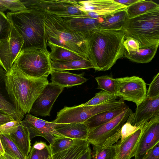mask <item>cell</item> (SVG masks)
<instances>
[{
	"label": "cell",
	"mask_w": 159,
	"mask_h": 159,
	"mask_svg": "<svg viewBox=\"0 0 159 159\" xmlns=\"http://www.w3.org/2000/svg\"><path fill=\"white\" fill-rule=\"evenodd\" d=\"M20 1L27 9L16 13L8 12L6 16L24 40L21 51L34 49L47 50L44 24L45 9L39 0Z\"/></svg>",
	"instance_id": "obj_1"
},
{
	"label": "cell",
	"mask_w": 159,
	"mask_h": 159,
	"mask_svg": "<svg viewBox=\"0 0 159 159\" xmlns=\"http://www.w3.org/2000/svg\"><path fill=\"white\" fill-rule=\"evenodd\" d=\"M5 83L8 97L16 111V120L21 121L30 113L34 102L49 82L47 77H31L13 64L6 73Z\"/></svg>",
	"instance_id": "obj_2"
},
{
	"label": "cell",
	"mask_w": 159,
	"mask_h": 159,
	"mask_svg": "<svg viewBox=\"0 0 159 159\" xmlns=\"http://www.w3.org/2000/svg\"><path fill=\"white\" fill-rule=\"evenodd\" d=\"M125 36V33L121 30L97 28L89 32L88 60L94 69L98 71L108 70L118 59L124 56Z\"/></svg>",
	"instance_id": "obj_3"
},
{
	"label": "cell",
	"mask_w": 159,
	"mask_h": 159,
	"mask_svg": "<svg viewBox=\"0 0 159 159\" xmlns=\"http://www.w3.org/2000/svg\"><path fill=\"white\" fill-rule=\"evenodd\" d=\"M44 24L47 43L64 48L88 59L89 33L76 32L69 27L61 17L46 11Z\"/></svg>",
	"instance_id": "obj_4"
},
{
	"label": "cell",
	"mask_w": 159,
	"mask_h": 159,
	"mask_svg": "<svg viewBox=\"0 0 159 159\" xmlns=\"http://www.w3.org/2000/svg\"><path fill=\"white\" fill-rule=\"evenodd\" d=\"M121 31L137 41L139 48L159 45V10L127 18Z\"/></svg>",
	"instance_id": "obj_5"
},
{
	"label": "cell",
	"mask_w": 159,
	"mask_h": 159,
	"mask_svg": "<svg viewBox=\"0 0 159 159\" xmlns=\"http://www.w3.org/2000/svg\"><path fill=\"white\" fill-rule=\"evenodd\" d=\"M50 52L34 49L21 51L14 64L22 71L35 78L48 77L52 70Z\"/></svg>",
	"instance_id": "obj_6"
},
{
	"label": "cell",
	"mask_w": 159,
	"mask_h": 159,
	"mask_svg": "<svg viewBox=\"0 0 159 159\" xmlns=\"http://www.w3.org/2000/svg\"><path fill=\"white\" fill-rule=\"evenodd\" d=\"M110 109L107 102L93 106L82 104L72 107L65 106L57 112L56 119L52 122L57 124L84 123L91 117Z\"/></svg>",
	"instance_id": "obj_7"
},
{
	"label": "cell",
	"mask_w": 159,
	"mask_h": 159,
	"mask_svg": "<svg viewBox=\"0 0 159 159\" xmlns=\"http://www.w3.org/2000/svg\"><path fill=\"white\" fill-rule=\"evenodd\" d=\"M116 95L121 99L132 102L138 105L146 98L147 89L144 81L133 76L115 79Z\"/></svg>",
	"instance_id": "obj_8"
},
{
	"label": "cell",
	"mask_w": 159,
	"mask_h": 159,
	"mask_svg": "<svg viewBox=\"0 0 159 159\" xmlns=\"http://www.w3.org/2000/svg\"><path fill=\"white\" fill-rule=\"evenodd\" d=\"M133 112L128 107L121 113L108 122L89 130L87 140L93 146L101 145L116 134Z\"/></svg>",
	"instance_id": "obj_9"
},
{
	"label": "cell",
	"mask_w": 159,
	"mask_h": 159,
	"mask_svg": "<svg viewBox=\"0 0 159 159\" xmlns=\"http://www.w3.org/2000/svg\"><path fill=\"white\" fill-rule=\"evenodd\" d=\"M23 43L22 38L13 26L9 37L0 40V66L7 72L13 65Z\"/></svg>",
	"instance_id": "obj_10"
},
{
	"label": "cell",
	"mask_w": 159,
	"mask_h": 159,
	"mask_svg": "<svg viewBox=\"0 0 159 159\" xmlns=\"http://www.w3.org/2000/svg\"><path fill=\"white\" fill-rule=\"evenodd\" d=\"M159 142V116L146 121L138 143L134 159H143L149 151Z\"/></svg>",
	"instance_id": "obj_11"
},
{
	"label": "cell",
	"mask_w": 159,
	"mask_h": 159,
	"mask_svg": "<svg viewBox=\"0 0 159 159\" xmlns=\"http://www.w3.org/2000/svg\"><path fill=\"white\" fill-rule=\"evenodd\" d=\"M21 123L28 129L31 140L36 136L44 138L51 144L57 138L64 137L55 129V123L42 120L30 114H27Z\"/></svg>",
	"instance_id": "obj_12"
},
{
	"label": "cell",
	"mask_w": 159,
	"mask_h": 159,
	"mask_svg": "<svg viewBox=\"0 0 159 159\" xmlns=\"http://www.w3.org/2000/svg\"><path fill=\"white\" fill-rule=\"evenodd\" d=\"M64 89L49 83L34 102L29 113L35 116H49L54 103Z\"/></svg>",
	"instance_id": "obj_13"
},
{
	"label": "cell",
	"mask_w": 159,
	"mask_h": 159,
	"mask_svg": "<svg viewBox=\"0 0 159 159\" xmlns=\"http://www.w3.org/2000/svg\"><path fill=\"white\" fill-rule=\"evenodd\" d=\"M79 9L85 12L92 11L97 13L102 18L116 12L125 10L127 7L114 0L80 1Z\"/></svg>",
	"instance_id": "obj_14"
},
{
	"label": "cell",
	"mask_w": 159,
	"mask_h": 159,
	"mask_svg": "<svg viewBox=\"0 0 159 159\" xmlns=\"http://www.w3.org/2000/svg\"><path fill=\"white\" fill-rule=\"evenodd\" d=\"M46 12L58 16L85 14L79 9V1L39 0Z\"/></svg>",
	"instance_id": "obj_15"
},
{
	"label": "cell",
	"mask_w": 159,
	"mask_h": 159,
	"mask_svg": "<svg viewBox=\"0 0 159 159\" xmlns=\"http://www.w3.org/2000/svg\"><path fill=\"white\" fill-rule=\"evenodd\" d=\"M159 116V96L153 98L146 97L137 106L135 111L133 113L131 124L139 126L143 122Z\"/></svg>",
	"instance_id": "obj_16"
},
{
	"label": "cell",
	"mask_w": 159,
	"mask_h": 159,
	"mask_svg": "<svg viewBox=\"0 0 159 159\" xmlns=\"http://www.w3.org/2000/svg\"><path fill=\"white\" fill-rule=\"evenodd\" d=\"M61 17L64 22L70 29L80 33L88 34L91 30L97 28L103 18L94 19L84 14L67 15Z\"/></svg>",
	"instance_id": "obj_17"
},
{
	"label": "cell",
	"mask_w": 159,
	"mask_h": 159,
	"mask_svg": "<svg viewBox=\"0 0 159 159\" xmlns=\"http://www.w3.org/2000/svg\"><path fill=\"white\" fill-rule=\"evenodd\" d=\"M146 121L141 124L139 128L133 134L121 143L115 144L116 150L115 159H131L134 157L143 125Z\"/></svg>",
	"instance_id": "obj_18"
},
{
	"label": "cell",
	"mask_w": 159,
	"mask_h": 159,
	"mask_svg": "<svg viewBox=\"0 0 159 159\" xmlns=\"http://www.w3.org/2000/svg\"><path fill=\"white\" fill-rule=\"evenodd\" d=\"M50 74L51 82L64 88L80 85L88 80L84 77V73L77 74L65 71L52 70Z\"/></svg>",
	"instance_id": "obj_19"
},
{
	"label": "cell",
	"mask_w": 159,
	"mask_h": 159,
	"mask_svg": "<svg viewBox=\"0 0 159 159\" xmlns=\"http://www.w3.org/2000/svg\"><path fill=\"white\" fill-rule=\"evenodd\" d=\"M54 128L57 132L64 137L83 140H87L89 131V129L84 123H55Z\"/></svg>",
	"instance_id": "obj_20"
},
{
	"label": "cell",
	"mask_w": 159,
	"mask_h": 159,
	"mask_svg": "<svg viewBox=\"0 0 159 159\" xmlns=\"http://www.w3.org/2000/svg\"><path fill=\"white\" fill-rule=\"evenodd\" d=\"M9 135L27 159L31 148L30 133L27 128L20 121L16 131Z\"/></svg>",
	"instance_id": "obj_21"
},
{
	"label": "cell",
	"mask_w": 159,
	"mask_h": 159,
	"mask_svg": "<svg viewBox=\"0 0 159 159\" xmlns=\"http://www.w3.org/2000/svg\"><path fill=\"white\" fill-rule=\"evenodd\" d=\"M126 9L104 17L102 21L98 24L97 28L114 31L121 30L128 18Z\"/></svg>",
	"instance_id": "obj_22"
},
{
	"label": "cell",
	"mask_w": 159,
	"mask_h": 159,
	"mask_svg": "<svg viewBox=\"0 0 159 159\" xmlns=\"http://www.w3.org/2000/svg\"><path fill=\"white\" fill-rule=\"evenodd\" d=\"M127 107L126 105L112 110L100 113L91 117L84 123L89 130L91 129L113 119L123 112Z\"/></svg>",
	"instance_id": "obj_23"
},
{
	"label": "cell",
	"mask_w": 159,
	"mask_h": 159,
	"mask_svg": "<svg viewBox=\"0 0 159 159\" xmlns=\"http://www.w3.org/2000/svg\"><path fill=\"white\" fill-rule=\"evenodd\" d=\"M47 46L51 49L49 57L51 60L53 61H68L88 59L64 48L50 43H47Z\"/></svg>",
	"instance_id": "obj_24"
},
{
	"label": "cell",
	"mask_w": 159,
	"mask_h": 159,
	"mask_svg": "<svg viewBox=\"0 0 159 159\" xmlns=\"http://www.w3.org/2000/svg\"><path fill=\"white\" fill-rule=\"evenodd\" d=\"M158 46L156 45L147 48H139L138 51L127 52L125 50L124 56L136 63H147L154 58Z\"/></svg>",
	"instance_id": "obj_25"
},
{
	"label": "cell",
	"mask_w": 159,
	"mask_h": 159,
	"mask_svg": "<svg viewBox=\"0 0 159 159\" xmlns=\"http://www.w3.org/2000/svg\"><path fill=\"white\" fill-rule=\"evenodd\" d=\"M87 140H83L69 148L51 156L50 159H77L90 148Z\"/></svg>",
	"instance_id": "obj_26"
},
{
	"label": "cell",
	"mask_w": 159,
	"mask_h": 159,
	"mask_svg": "<svg viewBox=\"0 0 159 159\" xmlns=\"http://www.w3.org/2000/svg\"><path fill=\"white\" fill-rule=\"evenodd\" d=\"M157 10H159V5L154 1L140 0L128 7L126 11L128 18H131Z\"/></svg>",
	"instance_id": "obj_27"
},
{
	"label": "cell",
	"mask_w": 159,
	"mask_h": 159,
	"mask_svg": "<svg viewBox=\"0 0 159 159\" xmlns=\"http://www.w3.org/2000/svg\"><path fill=\"white\" fill-rule=\"evenodd\" d=\"M52 70L66 71L70 70L89 69L93 66L88 59L68 61H55L51 60Z\"/></svg>",
	"instance_id": "obj_28"
},
{
	"label": "cell",
	"mask_w": 159,
	"mask_h": 159,
	"mask_svg": "<svg viewBox=\"0 0 159 159\" xmlns=\"http://www.w3.org/2000/svg\"><path fill=\"white\" fill-rule=\"evenodd\" d=\"M6 73L0 66V109L11 115L16 120V111L6 89L5 77Z\"/></svg>",
	"instance_id": "obj_29"
},
{
	"label": "cell",
	"mask_w": 159,
	"mask_h": 159,
	"mask_svg": "<svg viewBox=\"0 0 159 159\" xmlns=\"http://www.w3.org/2000/svg\"><path fill=\"white\" fill-rule=\"evenodd\" d=\"M0 138L6 153L16 159H26L9 135L0 134Z\"/></svg>",
	"instance_id": "obj_30"
},
{
	"label": "cell",
	"mask_w": 159,
	"mask_h": 159,
	"mask_svg": "<svg viewBox=\"0 0 159 159\" xmlns=\"http://www.w3.org/2000/svg\"><path fill=\"white\" fill-rule=\"evenodd\" d=\"M82 140H83L74 139L65 137L56 138L49 145L51 156L67 149Z\"/></svg>",
	"instance_id": "obj_31"
},
{
	"label": "cell",
	"mask_w": 159,
	"mask_h": 159,
	"mask_svg": "<svg viewBox=\"0 0 159 159\" xmlns=\"http://www.w3.org/2000/svg\"><path fill=\"white\" fill-rule=\"evenodd\" d=\"M92 159H115L116 150L115 145L93 146Z\"/></svg>",
	"instance_id": "obj_32"
},
{
	"label": "cell",
	"mask_w": 159,
	"mask_h": 159,
	"mask_svg": "<svg viewBox=\"0 0 159 159\" xmlns=\"http://www.w3.org/2000/svg\"><path fill=\"white\" fill-rule=\"evenodd\" d=\"M95 79L98 84L97 89L116 95L115 79L111 76L103 75L97 77Z\"/></svg>",
	"instance_id": "obj_33"
},
{
	"label": "cell",
	"mask_w": 159,
	"mask_h": 159,
	"mask_svg": "<svg viewBox=\"0 0 159 159\" xmlns=\"http://www.w3.org/2000/svg\"><path fill=\"white\" fill-rule=\"evenodd\" d=\"M117 97L115 94L102 90L96 93L94 97L84 105L86 106L97 105L109 100L116 99Z\"/></svg>",
	"instance_id": "obj_34"
},
{
	"label": "cell",
	"mask_w": 159,
	"mask_h": 159,
	"mask_svg": "<svg viewBox=\"0 0 159 159\" xmlns=\"http://www.w3.org/2000/svg\"><path fill=\"white\" fill-rule=\"evenodd\" d=\"M12 26L6 16L0 12V40L9 37Z\"/></svg>",
	"instance_id": "obj_35"
},
{
	"label": "cell",
	"mask_w": 159,
	"mask_h": 159,
	"mask_svg": "<svg viewBox=\"0 0 159 159\" xmlns=\"http://www.w3.org/2000/svg\"><path fill=\"white\" fill-rule=\"evenodd\" d=\"M140 125L139 126L133 125L128 118L127 121L120 129V139L119 142H122L126 138L134 133L139 128Z\"/></svg>",
	"instance_id": "obj_36"
},
{
	"label": "cell",
	"mask_w": 159,
	"mask_h": 159,
	"mask_svg": "<svg viewBox=\"0 0 159 159\" xmlns=\"http://www.w3.org/2000/svg\"><path fill=\"white\" fill-rule=\"evenodd\" d=\"M0 1L7 9L13 13L21 12L27 9L20 0H0Z\"/></svg>",
	"instance_id": "obj_37"
},
{
	"label": "cell",
	"mask_w": 159,
	"mask_h": 159,
	"mask_svg": "<svg viewBox=\"0 0 159 159\" xmlns=\"http://www.w3.org/2000/svg\"><path fill=\"white\" fill-rule=\"evenodd\" d=\"M51 156L49 146L41 150L31 148L27 159H47Z\"/></svg>",
	"instance_id": "obj_38"
},
{
	"label": "cell",
	"mask_w": 159,
	"mask_h": 159,
	"mask_svg": "<svg viewBox=\"0 0 159 159\" xmlns=\"http://www.w3.org/2000/svg\"><path fill=\"white\" fill-rule=\"evenodd\" d=\"M146 97L153 98L159 96V73L156 75L150 84Z\"/></svg>",
	"instance_id": "obj_39"
},
{
	"label": "cell",
	"mask_w": 159,
	"mask_h": 159,
	"mask_svg": "<svg viewBox=\"0 0 159 159\" xmlns=\"http://www.w3.org/2000/svg\"><path fill=\"white\" fill-rule=\"evenodd\" d=\"M21 121L15 120L0 125V134L10 135L15 132L20 124Z\"/></svg>",
	"instance_id": "obj_40"
},
{
	"label": "cell",
	"mask_w": 159,
	"mask_h": 159,
	"mask_svg": "<svg viewBox=\"0 0 159 159\" xmlns=\"http://www.w3.org/2000/svg\"><path fill=\"white\" fill-rule=\"evenodd\" d=\"M124 46L127 52L138 51L139 49L138 42L134 39L129 37L125 38Z\"/></svg>",
	"instance_id": "obj_41"
},
{
	"label": "cell",
	"mask_w": 159,
	"mask_h": 159,
	"mask_svg": "<svg viewBox=\"0 0 159 159\" xmlns=\"http://www.w3.org/2000/svg\"><path fill=\"white\" fill-rule=\"evenodd\" d=\"M143 159H159V142L149 151Z\"/></svg>",
	"instance_id": "obj_42"
},
{
	"label": "cell",
	"mask_w": 159,
	"mask_h": 159,
	"mask_svg": "<svg viewBox=\"0 0 159 159\" xmlns=\"http://www.w3.org/2000/svg\"><path fill=\"white\" fill-rule=\"evenodd\" d=\"M15 120L11 115L0 109V126Z\"/></svg>",
	"instance_id": "obj_43"
},
{
	"label": "cell",
	"mask_w": 159,
	"mask_h": 159,
	"mask_svg": "<svg viewBox=\"0 0 159 159\" xmlns=\"http://www.w3.org/2000/svg\"><path fill=\"white\" fill-rule=\"evenodd\" d=\"M120 130L116 134L107 139L101 146H107L113 145L120 138Z\"/></svg>",
	"instance_id": "obj_44"
},
{
	"label": "cell",
	"mask_w": 159,
	"mask_h": 159,
	"mask_svg": "<svg viewBox=\"0 0 159 159\" xmlns=\"http://www.w3.org/2000/svg\"><path fill=\"white\" fill-rule=\"evenodd\" d=\"M48 146L45 142L40 141L39 142L36 141L33 145L32 147L38 150H41Z\"/></svg>",
	"instance_id": "obj_45"
},
{
	"label": "cell",
	"mask_w": 159,
	"mask_h": 159,
	"mask_svg": "<svg viewBox=\"0 0 159 159\" xmlns=\"http://www.w3.org/2000/svg\"><path fill=\"white\" fill-rule=\"evenodd\" d=\"M119 3L122 4L125 6L128 7L134 3L139 1L140 0H114Z\"/></svg>",
	"instance_id": "obj_46"
},
{
	"label": "cell",
	"mask_w": 159,
	"mask_h": 159,
	"mask_svg": "<svg viewBox=\"0 0 159 159\" xmlns=\"http://www.w3.org/2000/svg\"><path fill=\"white\" fill-rule=\"evenodd\" d=\"M77 159H92L91 156V151L90 148L83 154L78 157Z\"/></svg>",
	"instance_id": "obj_47"
},
{
	"label": "cell",
	"mask_w": 159,
	"mask_h": 159,
	"mask_svg": "<svg viewBox=\"0 0 159 159\" xmlns=\"http://www.w3.org/2000/svg\"><path fill=\"white\" fill-rule=\"evenodd\" d=\"M5 153L0 138V154L3 156Z\"/></svg>",
	"instance_id": "obj_48"
},
{
	"label": "cell",
	"mask_w": 159,
	"mask_h": 159,
	"mask_svg": "<svg viewBox=\"0 0 159 159\" xmlns=\"http://www.w3.org/2000/svg\"><path fill=\"white\" fill-rule=\"evenodd\" d=\"M7 9V8L2 3L0 0V12H3Z\"/></svg>",
	"instance_id": "obj_49"
},
{
	"label": "cell",
	"mask_w": 159,
	"mask_h": 159,
	"mask_svg": "<svg viewBox=\"0 0 159 159\" xmlns=\"http://www.w3.org/2000/svg\"><path fill=\"white\" fill-rule=\"evenodd\" d=\"M3 156L5 159H16L6 153L4 154Z\"/></svg>",
	"instance_id": "obj_50"
},
{
	"label": "cell",
	"mask_w": 159,
	"mask_h": 159,
	"mask_svg": "<svg viewBox=\"0 0 159 159\" xmlns=\"http://www.w3.org/2000/svg\"><path fill=\"white\" fill-rule=\"evenodd\" d=\"M0 159H5L3 156L0 155Z\"/></svg>",
	"instance_id": "obj_51"
},
{
	"label": "cell",
	"mask_w": 159,
	"mask_h": 159,
	"mask_svg": "<svg viewBox=\"0 0 159 159\" xmlns=\"http://www.w3.org/2000/svg\"><path fill=\"white\" fill-rule=\"evenodd\" d=\"M51 156H50L49 157H48L47 159H51Z\"/></svg>",
	"instance_id": "obj_52"
},
{
	"label": "cell",
	"mask_w": 159,
	"mask_h": 159,
	"mask_svg": "<svg viewBox=\"0 0 159 159\" xmlns=\"http://www.w3.org/2000/svg\"></svg>",
	"instance_id": "obj_53"
},
{
	"label": "cell",
	"mask_w": 159,
	"mask_h": 159,
	"mask_svg": "<svg viewBox=\"0 0 159 159\" xmlns=\"http://www.w3.org/2000/svg\"><path fill=\"white\" fill-rule=\"evenodd\" d=\"M0 155H1L0 154Z\"/></svg>",
	"instance_id": "obj_54"
}]
</instances>
